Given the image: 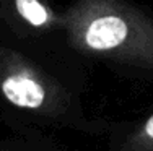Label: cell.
<instances>
[{"mask_svg":"<svg viewBox=\"0 0 153 151\" xmlns=\"http://www.w3.org/2000/svg\"><path fill=\"white\" fill-rule=\"evenodd\" d=\"M0 110L8 122L39 130L111 135L114 125L90 117L82 81L56 60L0 29Z\"/></svg>","mask_w":153,"mask_h":151,"instance_id":"cell-1","label":"cell"},{"mask_svg":"<svg viewBox=\"0 0 153 151\" xmlns=\"http://www.w3.org/2000/svg\"><path fill=\"white\" fill-rule=\"evenodd\" d=\"M60 38L72 54L153 78V15L130 0H70Z\"/></svg>","mask_w":153,"mask_h":151,"instance_id":"cell-2","label":"cell"},{"mask_svg":"<svg viewBox=\"0 0 153 151\" xmlns=\"http://www.w3.org/2000/svg\"><path fill=\"white\" fill-rule=\"evenodd\" d=\"M64 15L51 0H3L0 5V29L20 41H41L60 36Z\"/></svg>","mask_w":153,"mask_h":151,"instance_id":"cell-3","label":"cell"},{"mask_svg":"<svg viewBox=\"0 0 153 151\" xmlns=\"http://www.w3.org/2000/svg\"><path fill=\"white\" fill-rule=\"evenodd\" d=\"M13 124V122H12ZM54 136L28 125L13 124L10 133L0 135V151H64Z\"/></svg>","mask_w":153,"mask_h":151,"instance_id":"cell-4","label":"cell"},{"mask_svg":"<svg viewBox=\"0 0 153 151\" xmlns=\"http://www.w3.org/2000/svg\"><path fill=\"white\" fill-rule=\"evenodd\" d=\"M111 135L109 151H153V110L126 128L116 125Z\"/></svg>","mask_w":153,"mask_h":151,"instance_id":"cell-5","label":"cell"},{"mask_svg":"<svg viewBox=\"0 0 153 151\" xmlns=\"http://www.w3.org/2000/svg\"><path fill=\"white\" fill-rule=\"evenodd\" d=\"M2 2H3V0H0V5H2Z\"/></svg>","mask_w":153,"mask_h":151,"instance_id":"cell-6","label":"cell"}]
</instances>
